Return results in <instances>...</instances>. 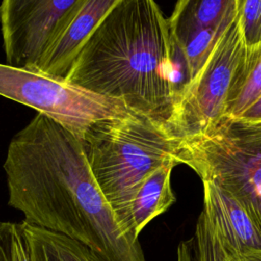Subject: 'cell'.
Wrapping results in <instances>:
<instances>
[{
    "instance_id": "obj_2",
    "label": "cell",
    "mask_w": 261,
    "mask_h": 261,
    "mask_svg": "<svg viewBox=\"0 0 261 261\" xmlns=\"http://www.w3.org/2000/svg\"><path fill=\"white\" fill-rule=\"evenodd\" d=\"M170 30L155 0H122L88 38L64 80L166 125Z\"/></svg>"
},
{
    "instance_id": "obj_6",
    "label": "cell",
    "mask_w": 261,
    "mask_h": 261,
    "mask_svg": "<svg viewBox=\"0 0 261 261\" xmlns=\"http://www.w3.org/2000/svg\"><path fill=\"white\" fill-rule=\"evenodd\" d=\"M246 52L236 18L172 106L166 127L178 142L207 132L223 117L228 93Z\"/></svg>"
},
{
    "instance_id": "obj_18",
    "label": "cell",
    "mask_w": 261,
    "mask_h": 261,
    "mask_svg": "<svg viewBox=\"0 0 261 261\" xmlns=\"http://www.w3.org/2000/svg\"><path fill=\"white\" fill-rule=\"evenodd\" d=\"M0 261H28L20 223L0 221Z\"/></svg>"
},
{
    "instance_id": "obj_19",
    "label": "cell",
    "mask_w": 261,
    "mask_h": 261,
    "mask_svg": "<svg viewBox=\"0 0 261 261\" xmlns=\"http://www.w3.org/2000/svg\"><path fill=\"white\" fill-rule=\"evenodd\" d=\"M238 118L248 122H261V94L254 103Z\"/></svg>"
},
{
    "instance_id": "obj_11",
    "label": "cell",
    "mask_w": 261,
    "mask_h": 261,
    "mask_svg": "<svg viewBox=\"0 0 261 261\" xmlns=\"http://www.w3.org/2000/svg\"><path fill=\"white\" fill-rule=\"evenodd\" d=\"M239 0H177L168 20L170 34L181 42L190 35L237 17Z\"/></svg>"
},
{
    "instance_id": "obj_20",
    "label": "cell",
    "mask_w": 261,
    "mask_h": 261,
    "mask_svg": "<svg viewBox=\"0 0 261 261\" xmlns=\"http://www.w3.org/2000/svg\"><path fill=\"white\" fill-rule=\"evenodd\" d=\"M177 261H194L193 239L181 242L177 246Z\"/></svg>"
},
{
    "instance_id": "obj_17",
    "label": "cell",
    "mask_w": 261,
    "mask_h": 261,
    "mask_svg": "<svg viewBox=\"0 0 261 261\" xmlns=\"http://www.w3.org/2000/svg\"><path fill=\"white\" fill-rule=\"evenodd\" d=\"M169 81L172 93V106L185 93L192 82L188 60L182 48L170 34V72Z\"/></svg>"
},
{
    "instance_id": "obj_13",
    "label": "cell",
    "mask_w": 261,
    "mask_h": 261,
    "mask_svg": "<svg viewBox=\"0 0 261 261\" xmlns=\"http://www.w3.org/2000/svg\"><path fill=\"white\" fill-rule=\"evenodd\" d=\"M261 94V43L248 50L226 100L225 117L238 118Z\"/></svg>"
},
{
    "instance_id": "obj_9",
    "label": "cell",
    "mask_w": 261,
    "mask_h": 261,
    "mask_svg": "<svg viewBox=\"0 0 261 261\" xmlns=\"http://www.w3.org/2000/svg\"><path fill=\"white\" fill-rule=\"evenodd\" d=\"M204 209L228 255L261 252V227L250 212L227 191L202 181Z\"/></svg>"
},
{
    "instance_id": "obj_21",
    "label": "cell",
    "mask_w": 261,
    "mask_h": 261,
    "mask_svg": "<svg viewBox=\"0 0 261 261\" xmlns=\"http://www.w3.org/2000/svg\"><path fill=\"white\" fill-rule=\"evenodd\" d=\"M228 261H261V252L228 255Z\"/></svg>"
},
{
    "instance_id": "obj_7",
    "label": "cell",
    "mask_w": 261,
    "mask_h": 261,
    "mask_svg": "<svg viewBox=\"0 0 261 261\" xmlns=\"http://www.w3.org/2000/svg\"><path fill=\"white\" fill-rule=\"evenodd\" d=\"M79 0H1L6 62L36 69L57 27Z\"/></svg>"
},
{
    "instance_id": "obj_5",
    "label": "cell",
    "mask_w": 261,
    "mask_h": 261,
    "mask_svg": "<svg viewBox=\"0 0 261 261\" xmlns=\"http://www.w3.org/2000/svg\"><path fill=\"white\" fill-rule=\"evenodd\" d=\"M0 96L34 108L81 139L95 122L126 115L121 101L73 86L37 69L0 63Z\"/></svg>"
},
{
    "instance_id": "obj_8",
    "label": "cell",
    "mask_w": 261,
    "mask_h": 261,
    "mask_svg": "<svg viewBox=\"0 0 261 261\" xmlns=\"http://www.w3.org/2000/svg\"><path fill=\"white\" fill-rule=\"evenodd\" d=\"M122 0H79L57 27L37 70L64 79L80 50Z\"/></svg>"
},
{
    "instance_id": "obj_16",
    "label": "cell",
    "mask_w": 261,
    "mask_h": 261,
    "mask_svg": "<svg viewBox=\"0 0 261 261\" xmlns=\"http://www.w3.org/2000/svg\"><path fill=\"white\" fill-rule=\"evenodd\" d=\"M237 19L248 50L261 43V0H239Z\"/></svg>"
},
{
    "instance_id": "obj_15",
    "label": "cell",
    "mask_w": 261,
    "mask_h": 261,
    "mask_svg": "<svg viewBox=\"0 0 261 261\" xmlns=\"http://www.w3.org/2000/svg\"><path fill=\"white\" fill-rule=\"evenodd\" d=\"M193 250L194 261H228L227 253L204 211L197 221Z\"/></svg>"
},
{
    "instance_id": "obj_4",
    "label": "cell",
    "mask_w": 261,
    "mask_h": 261,
    "mask_svg": "<svg viewBox=\"0 0 261 261\" xmlns=\"http://www.w3.org/2000/svg\"><path fill=\"white\" fill-rule=\"evenodd\" d=\"M176 157L202 181L229 192L261 227V122L223 116L207 132L180 141Z\"/></svg>"
},
{
    "instance_id": "obj_1",
    "label": "cell",
    "mask_w": 261,
    "mask_h": 261,
    "mask_svg": "<svg viewBox=\"0 0 261 261\" xmlns=\"http://www.w3.org/2000/svg\"><path fill=\"white\" fill-rule=\"evenodd\" d=\"M8 205L23 221L66 234L103 261H146L128 242L89 165L82 139L38 113L10 141Z\"/></svg>"
},
{
    "instance_id": "obj_10",
    "label": "cell",
    "mask_w": 261,
    "mask_h": 261,
    "mask_svg": "<svg viewBox=\"0 0 261 261\" xmlns=\"http://www.w3.org/2000/svg\"><path fill=\"white\" fill-rule=\"evenodd\" d=\"M28 261H103L85 244L57 231L20 222Z\"/></svg>"
},
{
    "instance_id": "obj_12",
    "label": "cell",
    "mask_w": 261,
    "mask_h": 261,
    "mask_svg": "<svg viewBox=\"0 0 261 261\" xmlns=\"http://www.w3.org/2000/svg\"><path fill=\"white\" fill-rule=\"evenodd\" d=\"M175 165L168 163L157 168L138 189L132 202L133 227L138 237L151 220L175 202L170 184L171 171Z\"/></svg>"
},
{
    "instance_id": "obj_14",
    "label": "cell",
    "mask_w": 261,
    "mask_h": 261,
    "mask_svg": "<svg viewBox=\"0 0 261 261\" xmlns=\"http://www.w3.org/2000/svg\"><path fill=\"white\" fill-rule=\"evenodd\" d=\"M234 19L197 31L187 37L181 42L176 41L182 48L186 58L188 60L192 80L205 64L212 51L214 50L215 46L219 42L220 38L234 21Z\"/></svg>"
},
{
    "instance_id": "obj_3",
    "label": "cell",
    "mask_w": 261,
    "mask_h": 261,
    "mask_svg": "<svg viewBox=\"0 0 261 261\" xmlns=\"http://www.w3.org/2000/svg\"><path fill=\"white\" fill-rule=\"evenodd\" d=\"M92 173L129 243L139 245L132 202L142 182L157 168L179 164V142L166 125L130 110L93 123L82 137Z\"/></svg>"
}]
</instances>
